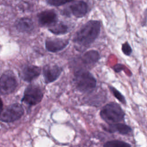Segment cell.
<instances>
[{"mask_svg": "<svg viewBox=\"0 0 147 147\" xmlns=\"http://www.w3.org/2000/svg\"><path fill=\"white\" fill-rule=\"evenodd\" d=\"M122 51L123 53L126 56H129L132 52L131 48L130 47V45L127 42H126L122 44Z\"/></svg>", "mask_w": 147, "mask_h": 147, "instance_id": "d6986e66", "label": "cell"}, {"mask_svg": "<svg viewBox=\"0 0 147 147\" xmlns=\"http://www.w3.org/2000/svg\"><path fill=\"white\" fill-rule=\"evenodd\" d=\"M100 116L103 121L110 124L122 121L125 117V113L118 103L110 102L102 108Z\"/></svg>", "mask_w": 147, "mask_h": 147, "instance_id": "7a4b0ae2", "label": "cell"}, {"mask_svg": "<svg viewBox=\"0 0 147 147\" xmlns=\"http://www.w3.org/2000/svg\"><path fill=\"white\" fill-rule=\"evenodd\" d=\"M99 1H102V0H99Z\"/></svg>", "mask_w": 147, "mask_h": 147, "instance_id": "44dd1931", "label": "cell"}, {"mask_svg": "<svg viewBox=\"0 0 147 147\" xmlns=\"http://www.w3.org/2000/svg\"><path fill=\"white\" fill-rule=\"evenodd\" d=\"M41 74L40 67L33 65L24 66L21 72V77L25 82H30L37 78Z\"/></svg>", "mask_w": 147, "mask_h": 147, "instance_id": "30bf717a", "label": "cell"}, {"mask_svg": "<svg viewBox=\"0 0 147 147\" xmlns=\"http://www.w3.org/2000/svg\"><path fill=\"white\" fill-rule=\"evenodd\" d=\"M72 1L74 0H46L48 4L55 6H59Z\"/></svg>", "mask_w": 147, "mask_h": 147, "instance_id": "ac0fdd59", "label": "cell"}, {"mask_svg": "<svg viewBox=\"0 0 147 147\" xmlns=\"http://www.w3.org/2000/svg\"><path fill=\"white\" fill-rule=\"evenodd\" d=\"M106 147H129L131 145L125 142H123L119 140H113L107 142L103 145Z\"/></svg>", "mask_w": 147, "mask_h": 147, "instance_id": "2e32d148", "label": "cell"}, {"mask_svg": "<svg viewBox=\"0 0 147 147\" xmlns=\"http://www.w3.org/2000/svg\"><path fill=\"white\" fill-rule=\"evenodd\" d=\"M63 69L57 65H47L42 69V75L46 83L55 81L60 75Z\"/></svg>", "mask_w": 147, "mask_h": 147, "instance_id": "52a82bcc", "label": "cell"}, {"mask_svg": "<svg viewBox=\"0 0 147 147\" xmlns=\"http://www.w3.org/2000/svg\"><path fill=\"white\" fill-rule=\"evenodd\" d=\"M104 129L109 133L118 132L122 135L127 134L131 131L130 126L123 123H110L107 127H105Z\"/></svg>", "mask_w": 147, "mask_h": 147, "instance_id": "4fadbf2b", "label": "cell"}, {"mask_svg": "<svg viewBox=\"0 0 147 147\" xmlns=\"http://www.w3.org/2000/svg\"><path fill=\"white\" fill-rule=\"evenodd\" d=\"M76 88L82 92H90L96 86V79L93 75L86 70L80 69L75 74L74 79Z\"/></svg>", "mask_w": 147, "mask_h": 147, "instance_id": "3957f363", "label": "cell"}, {"mask_svg": "<svg viewBox=\"0 0 147 147\" xmlns=\"http://www.w3.org/2000/svg\"><path fill=\"white\" fill-rule=\"evenodd\" d=\"M24 110L19 103L9 105L0 112V121L5 122H11L20 119L24 114Z\"/></svg>", "mask_w": 147, "mask_h": 147, "instance_id": "277c9868", "label": "cell"}, {"mask_svg": "<svg viewBox=\"0 0 147 147\" xmlns=\"http://www.w3.org/2000/svg\"><path fill=\"white\" fill-rule=\"evenodd\" d=\"M39 24L42 26H51L57 22V16L53 10H47L37 15Z\"/></svg>", "mask_w": 147, "mask_h": 147, "instance_id": "ba28073f", "label": "cell"}, {"mask_svg": "<svg viewBox=\"0 0 147 147\" xmlns=\"http://www.w3.org/2000/svg\"><path fill=\"white\" fill-rule=\"evenodd\" d=\"M69 43L67 39L58 38H48L45 40V48L51 52H57L63 50Z\"/></svg>", "mask_w": 147, "mask_h": 147, "instance_id": "9c48e42d", "label": "cell"}, {"mask_svg": "<svg viewBox=\"0 0 147 147\" xmlns=\"http://www.w3.org/2000/svg\"><path fill=\"white\" fill-rule=\"evenodd\" d=\"M2 106H3V103H2V100L0 99V112L2 110Z\"/></svg>", "mask_w": 147, "mask_h": 147, "instance_id": "ffe728a7", "label": "cell"}, {"mask_svg": "<svg viewBox=\"0 0 147 147\" xmlns=\"http://www.w3.org/2000/svg\"><path fill=\"white\" fill-rule=\"evenodd\" d=\"M100 21L90 20L78 30L73 40L80 45L88 46L96 40L100 33Z\"/></svg>", "mask_w": 147, "mask_h": 147, "instance_id": "6da1fadb", "label": "cell"}, {"mask_svg": "<svg viewBox=\"0 0 147 147\" xmlns=\"http://www.w3.org/2000/svg\"><path fill=\"white\" fill-rule=\"evenodd\" d=\"M68 26L63 22L57 23V22L49 28V30L56 35L64 34L68 32Z\"/></svg>", "mask_w": 147, "mask_h": 147, "instance_id": "9a60e30c", "label": "cell"}, {"mask_svg": "<svg viewBox=\"0 0 147 147\" xmlns=\"http://www.w3.org/2000/svg\"><path fill=\"white\" fill-rule=\"evenodd\" d=\"M43 98V92L41 88L34 84L28 86L25 90L22 102L29 106H34L40 103Z\"/></svg>", "mask_w": 147, "mask_h": 147, "instance_id": "5b68a950", "label": "cell"}, {"mask_svg": "<svg viewBox=\"0 0 147 147\" xmlns=\"http://www.w3.org/2000/svg\"><path fill=\"white\" fill-rule=\"evenodd\" d=\"M16 29L22 33H30L34 28V23L29 18L24 17L18 20L15 24Z\"/></svg>", "mask_w": 147, "mask_h": 147, "instance_id": "7c38bea8", "label": "cell"}, {"mask_svg": "<svg viewBox=\"0 0 147 147\" xmlns=\"http://www.w3.org/2000/svg\"><path fill=\"white\" fill-rule=\"evenodd\" d=\"M17 86V80L11 71H7L1 76L0 78V94H9L16 90Z\"/></svg>", "mask_w": 147, "mask_h": 147, "instance_id": "8992f818", "label": "cell"}, {"mask_svg": "<svg viewBox=\"0 0 147 147\" xmlns=\"http://www.w3.org/2000/svg\"><path fill=\"white\" fill-rule=\"evenodd\" d=\"M100 57L99 53L95 50H90L86 52L82 57V60L85 64H93L97 62Z\"/></svg>", "mask_w": 147, "mask_h": 147, "instance_id": "5bb4252c", "label": "cell"}, {"mask_svg": "<svg viewBox=\"0 0 147 147\" xmlns=\"http://www.w3.org/2000/svg\"><path fill=\"white\" fill-rule=\"evenodd\" d=\"M69 12L77 18L83 17L87 11V5L84 1H78L72 4L69 7Z\"/></svg>", "mask_w": 147, "mask_h": 147, "instance_id": "8fae6325", "label": "cell"}, {"mask_svg": "<svg viewBox=\"0 0 147 147\" xmlns=\"http://www.w3.org/2000/svg\"><path fill=\"white\" fill-rule=\"evenodd\" d=\"M109 89L111 91V92L113 94V95L118 100H119L121 102H122L123 104L126 103V100H125L124 96L122 95V94L119 91H118L117 89H115V88H114L112 86H110L109 87Z\"/></svg>", "mask_w": 147, "mask_h": 147, "instance_id": "e0dca14e", "label": "cell"}]
</instances>
